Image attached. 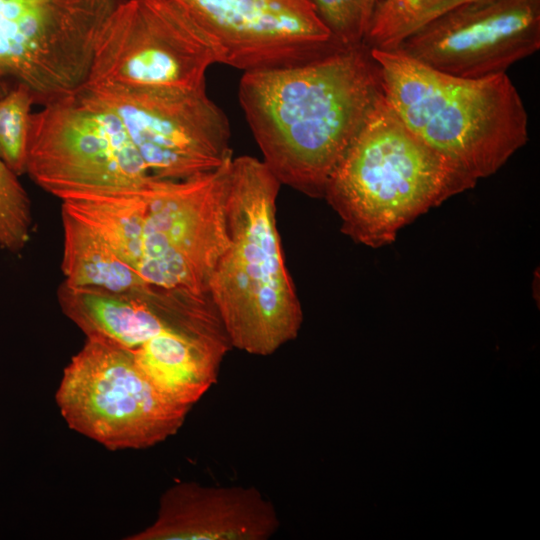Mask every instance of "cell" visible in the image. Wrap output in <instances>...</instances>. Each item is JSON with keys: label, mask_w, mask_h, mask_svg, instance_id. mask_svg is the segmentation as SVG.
<instances>
[{"label": "cell", "mask_w": 540, "mask_h": 540, "mask_svg": "<svg viewBox=\"0 0 540 540\" xmlns=\"http://www.w3.org/2000/svg\"><path fill=\"white\" fill-rule=\"evenodd\" d=\"M280 528L275 506L255 487L176 482L157 516L129 540H267Z\"/></svg>", "instance_id": "13"}, {"label": "cell", "mask_w": 540, "mask_h": 540, "mask_svg": "<svg viewBox=\"0 0 540 540\" xmlns=\"http://www.w3.org/2000/svg\"><path fill=\"white\" fill-rule=\"evenodd\" d=\"M244 72L288 67L339 44L312 0H177Z\"/></svg>", "instance_id": "12"}, {"label": "cell", "mask_w": 540, "mask_h": 540, "mask_svg": "<svg viewBox=\"0 0 540 540\" xmlns=\"http://www.w3.org/2000/svg\"><path fill=\"white\" fill-rule=\"evenodd\" d=\"M476 182L417 137L382 95L329 177L323 198L344 234L378 248Z\"/></svg>", "instance_id": "4"}, {"label": "cell", "mask_w": 540, "mask_h": 540, "mask_svg": "<svg viewBox=\"0 0 540 540\" xmlns=\"http://www.w3.org/2000/svg\"><path fill=\"white\" fill-rule=\"evenodd\" d=\"M34 100L25 87L0 98V157L17 175L26 173L31 108Z\"/></svg>", "instance_id": "18"}, {"label": "cell", "mask_w": 540, "mask_h": 540, "mask_svg": "<svg viewBox=\"0 0 540 540\" xmlns=\"http://www.w3.org/2000/svg\"><path fill=\"white\" fill-rule=\"evenodd\" d=\"M77 93L121 121L153 180H180L233 158L230 124L206 89L83 85Z\"/></svg>", "instance_id": "10"}, {"label": "cell", "mask_w": 540, "mask_h": 540, "mask_svg": "<svg viewBox=\"0 0 540 540\" xmlns=\"http://www.w3.org/2000/svg\"><path fill=\"white\" fill-rule=\"evenodd\" d=\"M61 218L62 284L123 296L152 297L162 293L149 286L92 226L64 207Z\"/></svg>", "instance_id": "16"}, {"label": "cell", "mask_w": 540, "mask_h": 540, "mask_svg": "<svg viewBox=\"0 0 540 540\" xmlns=\"http://www.w3.org/2000/svg\"><path fill=\"white\" fill-rule=\"evenodd\" d=\"M32 212L18 176L0 157V249L18 253L31 237Z\"/></svg>", "instance_id": "19"}, {"label": "cell", "mask_w": 540, "mask_h": 540, "mask_svg": "<svg viewBox=\"0 0 540 540\" xmlns=\"http://www.w3.org/2000/svg\"><path fill=\"white\" fill-rule=\"evenodd\" d=\"M26 173L61 201L154 181L119 118L77 92L31 114Z\"/></svg>", "instance_id": "7"}, {"label": "cell", "mask_w": 540, "mask_h": 540, "mask_svg": "<svg viewBox=\"0 0 540 540\" xmlns=\"http://www.w3.org/2000/svg\"><path fill=\"white\" fill-rule=\"evenodd\" d=\"M335 40L362 43L378 0H312Z\"/></svg>", "instance_id": "20"}, {"label": "cell", "mask_w": 540, "mask_h": 540, "mask_svg": "<svg viewBox=\"0 0 540 540\" xmlns=\"http://www.w3.org/2000/svg\"><path fill=\"white\" fill-rule=\"evenodd\" d=\"M59 304L64 314L87 336L135 351L170 328L216 331L214 325L180 297L123 296L61 284Z\"/></svg>", "instance_id": "14"}, {"label": "cell", "mask_w": 540, "mask_h": 540, "mask_svg": "<svg viewBox=\"0 0 540 540\" xmlns=\"http://www.w3.org/2000/svg\"><path fill=\"white\" fill-rule=\"evenodd\" d=\"M231 347L225 332L170 328L142 344L132 355L166 398L191 409L217 382Z\"/></svg>", "instance_id": "15"}, {"label": "cell", "mask_w": 540, "mask_h": 540, "mask_svg": "<svg viewBox=\"0 0 540 540\" xmlns=\"http://www.w3.org/2000/svg\"><path fill=\"white\" fill-rule=\"evenodd\" d=\"M232 159L185 179L73 197L62 207L92 226L149 286L209 297V279L229 244Z\"/></svg>", "instance_id": "2"}, {"label": "cell", "mask_w": 540, "mask_h": 540, "mask_svg": "<svg viewBox=\"0 0 540 540\" xmlns=\"http://www.w3.org/2000/svg\"><path fill=\"white\" fill-rule=\"evenodd\" d=\"M539 48L540 0H479L433 20L397 49L437 71L481 78Z\"/></svg>", "instance_id": "11"}, {"label": "cell", "mask_w": 540, "mask_h": 540, "mask_svg": "<svg viewBox=\"0 0 540 540\" xmlns=\"http://www.w3.org/2000/svg\"><path fill=\"white\" fill-rule=\"evenodd\" d=\"M479 0H378L363 43L395 50L411 34L440 16Z\"/></svg>", "instance_id": "17"}, {"label": "cell", "mask_w": 540, "mask_h": 540, "mask_svg": "<svg viewBox=\"0 0 540 540\" xmlns=\"http://www.w3.org/2000/svg\"><path fill=\"white\" fill-rule=\"evenodd\" d=\"M122 0H0V98L25 87L45 106L87 81L99 35Z\"/></svg>", "instance_id": "8"}, {"label": "cell", "mask_w": 540, "mask_h": 540, "mask_svg": "<svg viewBox=\"0 0 540 540\" xmlns=\"http://www.w3.org/2000/svg\"><path fill=\"white\" fill-rule=\"evenodd\" d=\"M55 399L72 430L109 450L155 446L176 434L191 410L166 398L131 352L96 338L65 367Z\"/></svg>", "instance_id": "6"}, {"label": "cell", "mask_w": 540, "mask_h": 540, "mask_svg": "<svg viewBox=\"0 0 540 540\" xmlns=\"http://www.w3.org/2000/svg\"><path fill=\"white\" fill-rule=\"evenodd\" d=\"M280 186L263 161L251 156L232 159L229 244L208 284L231 346L257 356L271 355L294 340L303 322L277 228Z\"/></svg>", "instance_id": "3"}, {"label": "cell", "mask_w": 540, "mask_h": 540, "mask_svg": "<svg viewBox=\"0 0 540 540\" xmlns=\"http://www.w3.org/2000/svg\"><path fill=\"white\" fill-rule=\"evenodd\" d=\"M238 95L262 161L281 185L323 198L383 90L362 42L296 65L244 72Z\"/></svg>", "instance_id": "1"}, {"label": "cell", "mask_w": 540, "mask_h": 540, "mask_svg": "<svg viewBox=\"0 0 540 540\" xmlns=\"http://www.w3.org/2000/svg\"><path fill=\"white\" fill-rule=\"evenodd\" d=\"M217 42L177 0H122L105 23L84 85L206 89Z\"/></svg>", "instance_id": "9"}, {"label": "cell", "mask_w": 540, "mask_h": 540, "mask_svg": "<svg viewBox=\"0 0 540 540\" xmlns=\"http://www.w3.org/2000/svg\"><path fill=\"white\" fill-rule=\"evenodd\" d=\"M383 95L424 143L477 181L496 173L528 141V114L506 72L463 78L402 51L371 49Z\"/></svg>", "instance_id": "5"}]
</instances>
